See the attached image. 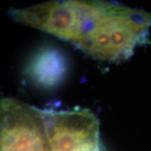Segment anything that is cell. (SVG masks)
Returning a JSON list of instances; mask_svg holds the SVG:
<instances>
[{
    "label": "cell",
    "mask_w": 151,
    "mask_h": 151,
    "mask_svg": "<svg viewBox=\"0 0 151 151\" xmlns=\"http://www.w3.org/2000/svg\"><path fill=\"white\" fill-rule=\"evenodd\" d=\"M18 23L68 41L93 58H129L145 40L151 14L106 1H50L11 9Z\"/></svg>",
    "instance_id": "6da1fadb"
},
{
    "label": "cell",
    "mask_w": 151,
    "mask_h": 151,
    "mask_svg": "<svg viewBox=\"0 0 151 151\" xmlns=\"http://www.w3.org/2000/svg\"><path fill=\"white\" fill-rule=\"evenodd\" d=\"M0 114V151H52L45 111L5 97Z\"/></svg>",
    "instance_id": "7a4b0ae2"
},
{
    "label": "cell",
    "mask_w": 151,
    "mask_h": 151,
    "mask_svg": "<svg viewBox=\"0 0 151 151\" xmlns=\"http://www.w3.org/2000/svg\"><path fill=\"white\" fill-rule=\"evenodd\" d=\"M52 151H102L99 122L87 109L45 111Z\"/></svg>",
    "instance_id": "3957f363"
},
{
    "label": "cell",
    "mask_w": 151,
    "mask_h": 151,
    "mask_svg": "<svg viewBox=\"0 0 151 151\" xmlns=\"http://www.w3.org/2000/svg\"><path fill=\"white\" fill-rule=\"evenodd\" d=\"M64 67L56 52H43L35 60L32 72L39 81L50 84L61 77Z\"/></svg>",
    "instance_id": "277c9868"
}]
</instances>
